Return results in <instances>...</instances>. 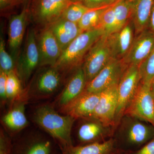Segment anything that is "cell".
<instances>
[{"instance_id":"cell-23","label":"cell","mask_w":154,"mask_h":154,"mask_svg":"<svg viewBox=\"0 0 154 154\" xmlns=\"http://www.w3.org/2000/svg\"><path fill=\"white\" fill-rule=\"evenodd\" d=\"M119 152L113 137L102 142L73 145L61 151L62 154H117Z\"/></svg>"},{"instance_id":"cell-20","label":"cell","mask_w":154,"mask_h":154,"mask_svg":"<svg viewBox=\"0 0 154 154\" xmlns=\"http://www.w3.org/2000/svg\"><path fill=\"white\" fill-rule=\"evenodd\" d=\"M132 8L131 21L135 36L148 29L154 0H131Z\"/></svg>"},{"instance_id":"cell-21","label":"cell","mask_w":154,"mask_h":154,"mask_svg":"<svg viewBox=\"0 0 154 154\" xmlns=\"http://www.w3.org/2000/svg\"><path fill=\"white\" fill-rule=\"evenodd\" d=\"M48 27L55 36L62 51L83 32L77 23L62 19H60Z\"/></svg>"},{"instance_id":"cell-14","label":"cell","mask_w":154,"mask_h":154,"mask_svg":"<svg viewBox=\"0 0 154 154\" xmlns=\"http://www.w3.org/2000/svg\"><path fill=\"white\" fill-rule=\"evenodd\" d=\"M37 45L39 53V66H54L63 51L55 36L48 27L45 28L42 32Z\"/></svg>"},{"instance_id":"cell-31","label":"cell","mask_w":154,"mask_h":154,"mask_svg":"<svg viewBox=\"0 0 154 154\" xmlns=\"http://www.w3.org/2000/svg\"><path fill=\"white\" fill-rule=\"evenodd\" d=\"M85 6L91 9L100 8L111 5L109 0H79Z\"/></svg>"},{"instance_id":"cell-17","label":"cell","mask_w":154,"mask_h":154,"mask_svg":"<svg viewBox=\"0 0 154 154\" xmlns=\"http://www.w3.org/2000/svg\"><path fill=\"white\" fill-rule=\"evenodd\" d=\"M87 82L82 67L76 69L57 99L60 110L68 105L85 91Z\"/></svg>"},{"instance_id":"cell-37","label":"cell","mask_w":154,"mask_h":154,"mask_svg":"<svg viewBox=\"0 0 154 154\" xmlns=\"http://www.w3.org/2000/svg\"><path fill=\"white\" fill-rule=\"evenodd\" d=\"M151 89L152 92L154 96V79L152 82L151 85Z\"/></svg>"},{"instance_id":"cell-36","label":"cell","mask_w":154,"mask_h":154,"mask_svg":"<svg viewBox=\"0 0 154 154\" xmlns=\"http://www.w3.org/2000/svg\"><path fill=\"white\" fill-rule=\"evenodd\" d=\"M28 0H15V4L16 5H19L20 4H22L26 2Z\"/></svg>"},{"instance_id":"cell-4","label":"cell","mask_w":154,"mask_h":154,"mask_svg":"<svg viewBox=\"0 0 154 154\" xmlns=\"http://www.w3.org/2000/svg\"><path fill=\"white\" fill-rule=\"evenodd\" d=\"M79 0H32L30 9L36 24L45 28L60 19L70 5Z\"/></svg>"},{"instance_id":"cell-30","label":"cell","mask_w":154,"mask_h":154,"mask_svg":"<svg viewBox=\"0 0 154 154\" xmlns=\"http://www.w3.org/2000/svg\"><path fill=\"white\" fill-rule=\"evenodd\" d=\"M0 154H13V142L8 134L1 130Z\"/></svg>"},{"instance_id":"cell-16","label":"cell","mask_w":154,"mask_h":154,"mask_svg":"<svg viewBox=\"0 0 154 154\" xmlns=\"http://www.w3.org/2000/svg\"><path fill=\"white\" fill-rule=\"evenodd\" d=\"M61 82L60 71L51 67L38 75L33 89L26 96L34 98H44L51 96L57 91Z\"/></svg>"},{"instance_id":"cell-19","label":"cell","mask_w":154,"mask_h":154,"mask_svg":"<svg viewBox=\"0 0 154 154\" xmlns=\"http://www.w3.org/2000/svg\"><path fill=\"white\" fill-rule=\"evenodd\" d=\"M28 14L29 10L25 8L20 14L12 16L9 21L8 43L11 56L14 61L17 60L18 57L25 34Z\"/></svg>"},{"instance_id":"cell-34","label":"cell","mask_w":154,"mask_h":154,"mask_svg":"<svg viewBox=\"0 0 154 154\" xmlns=\"http://www.w3.org/2000/svg\"><path fill=\"white\" fill-rule=\"evenodd\" d=\"M16 5L15 0H0V8L1 11L9 8Z\"/></svg>"},{"instance_id":"cell-35","label":"cell","mask_w":154,"mask_h":154,"mask_svg":"<svg viewBox=\"0 0 154 154\" xmlns=\"http://www.w3.org/2000/svg\"><path fill=\"white\" fill-rule=\"evenodd\" d=\"M148 29L154 34V4L150 19Z\"/></svg>"},{"instance_id":"cell-13","label":"cell","mask_w":154,"mask_h":154,"mask_svg":"<svg viewBox=\"0 0 154 154\" xmlns=\"http://www.w3.org/2000/svg\"><path fill=\"white\" fill-rule=\"evenodd\" d=\"M154 46V34L146 29L135 36L129 51L121 60L126 66H139L148 57Z\"/></svg>"},{"instance_id":"cell-32","label":"cell","mask_w":154,"mask_h":154,"mask_svg":"<svg viewBox=\"0 0 154 154\" xmlns=\"http://www.w3.org/2000/svg\"><path fill=\"white\" fill-rule=\"evenodd\" d=\"M8 74L0 70V98L1 103L4 104L7 101L6 96V83Z\"/></svg>"},{"instance_id":"cell-8","label":"cell","mask_w":154,"mask_h":154,"mask_svg":"<svg viewBox=\"0 0 154 154\" xmlns=\"http://www.w3.org/2000/svg\"><path fill=\"white\" fill-rule=\"evenodd\" d=\"M56 143L52 137L38 133H30L13 143V154H57Z\"/></svg>"},{"instance_id":"cell-28","label":"cell","mask_w":154,"mask_h":154,"mask_svg":"<svg viewBox=\"0 0 154 154\" xmlns=\"http://www.w3.org/2000/svg\"><path fill=\"white\" fill-rule=\"evenodd\" d=\"M91 9H92L85 6L81 2H75L67 8L60 19L78 24L84 14Z\"/></svg>"},{"instance_id":"cell-26","label":"cell","mask_w":154,"mask_h":154,"mask_svg":"<svg viewBox=\"0 0 154 154\" xmlns=\"http://www.w3.org/2000/svg\"><path fill=\"white\" fill-rule=\"evenodd\" d=\"M107 7L92 9L88 11L78 22V25L80 29L83 32L99 29L102 14Z\"/></svg>"},{"instance_id":"cell-2","label":"cell","mask_w":154,"mask_h":154,"mask_svg":"<svg viewBox=\"0 0 154 154\" xmlns=\"http://www.w3.org/2000/svg\"><path fill=\"white\" fill-rule=\"evenodd\" d=\"M113 138L119 151H136L154 138V127L134 117L124 115L116 128Z\"/></svg>"},{"instance_id":"cell-27","label":"cell","mask_w":154,"mask_h":154,"mask_svg":"<svg viewBox=\"0 0 154 154\" xmlns=\"http://www.w3.org/2000/svg\"><path fill=\"white\" fill-rule=\"evenodd\" d=\"M138 67L140 83L151 87L154 79V46L148 57Z\"/></svg>"},{"instance_id":"cell-7","label":"cell","mask_w":154,"mask_h":154,"mask_svg":"<svg viewBox=\"0 0 154 154\" xmlns=\"http://www.w3.org/2000/svg\"><path fill=\"white\" fill-rule=\"evenodd\" d=\"M17 61L15 72L22 85L25 86L33 71L39 66V53L33 29L28 30L24 48Z\"/></svg>"},{"instance_id":"cell-9","label":"cell","mask_w":154,"mask_h":154,"mask_svg":"<svg viewBox=\"0 0 154 154\" xmlns=\"http://www.w3.org/2000/svg\"><path fill=\"white\" fill-rule=\"evenodd\" d=\"M124 115L138 119L154 126V96L151 87L140 83Z\"/></svg>"},{"instance_id":"cell-18","label":"cell","mask_w":154,"mask_h":154,"mask_svg":"<svg viewBox=\"0 0 154 154\" xmlns=\"http://www.w3.org/2000/svg\"><path fill=\"white\" fill-rule=\"evenodd\" d=\"M107 36L113 57L122 60L129 51L135 37L132 22L130 20L121 29Z\"/></svg>"},{"instance_id":"cell-39","label":"cell","mask_w":154,"mask_h":154,"mask_svg":"<svg viewBox=\"0 0 154 154\" xmlns=\"http://www.w3.org/2000/svg\"><path fill=\"white\" fill-rule=\"evenodd\" d=\"M128 154L126 153L123 152H119L118 154Z\"/></svg>"},{"instance_id":"cell-12","label":"cell","mask_w":154,"mask_h":154,"mask_svg":"<svg viewBox=\"0 0 154 154\" xmlns=\"http://www.w3.org/2000/svg\"><path fill=\"white\" fill-rule=\"evenodd\" d=\"M118 85L100 93L98 104L91 117L106 126L116 128L115 117L118 105Z\"/></svg>"},{"instance_id":"cell-38","label":"cell","mask_w":154,"mask_h":154,"mask_svg":"<svg viewBox=\"0 0 154 154\" xmlns=\"http://www.w3.org/2000/svg\"><path fill=\"white\" fill-rule=\"evenodd\" d=\"M120 1H121V0H109L111 5H113V4L118 2Z\"/></svg>"},{"instance_id":"cell-29","label":"cell","mask_w":154,"mask_h":154,"mask_svg":"<svg viewBox=\"0 0 154 154\" xmlns=\"http://www.w3.org/2000/svg\"><path fill=\"white\" fill-rule=\"evenodd\" d=\"M0 70L7 74L15 70L14 59L6 51L5 42L2 34L0 38Z\"/></svg>"},{"instance_id":"cell-41","label":"cell","mask_w":154,"mask_h":154,"mask_svg":"<svg viewBox=\"0 0 154 154\" xmlns=\"http://www.w3.org/2000/svg\"></svg>"},{"instance_id":"cell-10","label":"cell","mask_w":154,"mask_h":154,"mask_svg":"<svg viewBox=\"0 0 154 154\" xmlns=\"http://www.w3.org/2000/svg\"><path fill=\"white\" fill-rule=\"evenodd\" d=\"M126 66L121 60L113 58L86 85L85 91L99 93L118 85Z\"/></svg>"},{"instance_id":"cell-40","label":"cell","mask_w":154,"mask_h":154,"mask_svg":"<svg viewBox=\"0 0 154 154\" xmlns=\"http://www.w3.org/2000/svg\"><path fill=\"white\" fill-rule=\"evenodd\" d=\"M57 154H62V152H61V154H60V153H57Z\"/></svg>"},{"instance_id":"cell-33","label":"cell","mask_w":154,"mask_h":154,"mask_svg":"<svg viewBox=\"0 0 154 154\" xmlns=\"http://www.w3.org/2000/svg\"><path fill=\"white\" fill-rule=\"evenodd\" d=\"M128 154H154V138L140 149Z\"/></svg>"},{"instance_id":"cell-5","label":"cell","mask_w":154,"mask_h":154,"mask_svg":"<svg viewBox=\"0 0 154 154\" xmlns=\"http://www.w3.org/2000/svg\"><path fill=\"white\" fill-rule=\"evenodd\" d=\"M114 58L107 35L104 34L94 43L86 55L82 66L87 83Z\"/></svg>"},{"instance_id":"cell-6","label":"cell","mask_w":154,"mask_h":154,"mask_svg":"<svg viewBox=\"0 0 154 154\" xmlns=\"http://www.w3.org/2000/svg\"><path fill=\"white\" fill-rule=\"evenodd\" d=\"M140 83L138 66H129L127 67L117 86L118 105L115 117L116 128L137 91Z\"/></svg>"},{"instance_id":"cell-24","label":"cell","mask_w":154,"mask_h":154,"mask_svg":"<svg viewBox=\"0 0 154 154\" xmlns=\"http://www.w3.org/2000/svg\"><path fill=\"white\" fill-rule=\"evenodd\" d=\"M113 8L114 24L113 33L121 29L130 21L132 12L131 1L121 0L113 4Z\"/></svg>"},{"instance_id":"cell-22","label":"cell","mask_w":154,"mask_h":154,"mask_svg":"<svg viewBox=\"0 0 154 154\" xmlns=\"http://www.w3.org/2000/svg\"><path fill=\"white\" fill-rule=\"evenodd\" d=\"M26 100L22 99L14 102L11 109L2 118L3 124L12 132H18L29 124L25 114Z\"/></svg>"},{"instance_id":"cell-11","label":"cell","mask_w":154,"mask_h":154,"mask_svg":"<svg viewBox=\"0 0 154 154\" xmlns=\"http://www.w3.org/2000/svg\"><path fill=\"white\" fill-rule=\"evenodd\" d=\"M81 119L82 121L77 132L78 145L102 142L113 137L115 130L113 128L106 126L93 117Z\"/></svg>"},{"instance_id":"cell-1","label":"cell","mask_w":154,"mask_h":154,"mask_svg":"<svg viewBox=\"0 0 154 154\" xmlns=\"http://www.w3.org/2000/svg\"><path fill=\"white\" fill-rule=\"evenodd\" d=\"M33 122L52 137L61 150L74 145L72 128L75 119L68 115H61L52 106H39L33 115Z\"/></svg>"},{"instance_id":"cell-15","label":"cell","mask_w":154,"mask_h":154,"mask_svg":"<svg viewBox=\"0 0 154 154\" xmlns=\"http://www.w3.org/2000/svg\"><path fill=\"white\" fill-rule=\"evenodd\" d=\"M100 93L84 91L80 96L62 109L65 115H68L75 119L91 117L99 102Z\"/></svg>"},{"instance_id":"cell-25","label":"cell","mask_w":154,"mask_h":154,"mask_svg":"<svg viewBox=\"0 0 154 154\" xmlns=\"http://www.w3.org/2000/svg\"><path fill=\"white\" fill-rule=\"evenodd\" d=\"M6 96L7 100L12 103L20 99H25L22 91V85L21 80L15 71L8 74L6 83Z\"/></svg>"},{"instance_id":"cell-3","label":"cell","mask_w":154,"mask_h":154,"mask_svg":"<svg viewBox=\"0 0 154 154\" xmlns=\"http://www.w3.org/2000/svg\"><path fill=\"white\" fill-rule=\"evenodd\" d=\"M104 34L105 32L101 29L83 32L62 51L54 67L60 72L80 67L89 50Z\"/></svg>"}]
</instances>
